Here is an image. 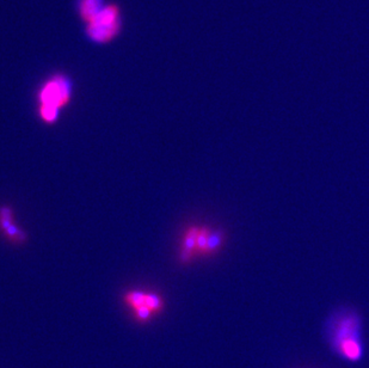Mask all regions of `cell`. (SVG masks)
I'll return each instance as SVG.
<instances>
[{"mask_svg": "<svg viewBox=\"0 0 369 368\" xmlns=\"http://www.w3.org/2000/svg\"><path fill=\"white\" fill-rule=\"evenodd\" d=\"M122 15L117 4H108L91 22L86 24V36L97 44H107L122 30Z\"/></svg>", "mask_w": 369, "mask_h": 368, "instance_id": "obj_1", "label": "cell"}, {"mask_svg": "<svg viewBox=\"0 0 369 368\" xmlns=\"http://www.w3.org/2000/svg\"><path fill=\"white\" fill-rule=\"evenodd\" d=\"M74 96V82L69 76L53 74L43 82L37 92L39 107H49L58 110L69 105Z\"/></svg>", "mask_w": 369, "mask_h": 368, "instance_id": "obj_2", "label": "cell"}, {"mask_svg": "<svg viewBox=\"0 0 369 368\" xmlns=\"http://www.w3.org/2000/svg\"><path fill=\"white\" fill-rule=\"evenodd\" d=\"M330 335L336 348L347 340H359L360 318L354 312H339L331 321Z\"/></svg>", "mask_w": 369, "mask_h": 368, "instance_id": "obj_3", "label": "cell"}, {"mask_svg": "<svg viewBox=\"0 0 369 368\" xmlns=\"http://www.w3.org/2000/svg\"><path fill=\"white\" fill-rule=\"evenodd\" d=\"M0 234L12 244H24L29 239L26 231L16 222L12 208L6 204L0 206Z\"/></svg>", "mask_w": 369, "mask_h": 368, "instance_id": "obj_4", "label": "cell"}, {"mask_svg": "<svg viewBox=\"0 0 369 368\" xmlns=\"http://www.w3.org/2000/svg\"><path fill=\"white\" fill-rule=\"evenodd\" d=\"M200 226H190L185 231L180 249V262L182 265H189L198 254V236Z\"/></svg>", "mask_w": 369, "mask_h": 368, "instance_id": "obj_5", "label": "cell"}, {"mask_svg": "<svg viewBox=\"0 0 369 368\" xmlns=\"http://www.w3.org/2000/svg\"><path fill=\"white\" fill-rule=\"evenodd\" d=\"M104 0H78V13L83 22H91L103 10Z\"/></svg>", "mask_w": 369, "mask_h": 368, "instance_id": "obj_6", "label": "cell"}, {"mask_svg": "<svg viewBox=\"0 0 369 368\" xmlns=\"http://www.w3.org/2000/svg\"><path fill=\"white\" fill-rule=\"evenodd\" d=\"M337 349L344 358L352 360V361L360 359L361 356H362V347H361L360 341L355 340V338L347 340V341L341 343L337 347Z\"/></svg>", "mask_w": 369, "mask_h": 368, "instance_id": "obj_7", "label": "cell"}, {"mask_svg": "<svg viewBox=\"0 0 369 368\" xmlns=\"http://www.w3.org/2000/svg\"><path fill=\"white\" fill-rule=\"evenodd\" d=\"M223 243H225V234H223V231L213 230V229H211L203 257H208V256H213L215 254H218L221 250Z\"/></svg>", "mask_w": 369, "mask_h": 368, "instance_id": "obj_8", "label": "cell"}, {"mask_svg": "<svg viewBox=\"0 0 369 368\" xmlns=\"http://www.w3.org/2000/svg\"><path fill=\"white\" fill-rule=\"evenodd\" d=\"M147 292L141 290H127L123 295V304L126 306L133 311L135 308H140V306H145V301H146Z\"/></svg>", "mask_w": 369, "mask_h": 368, "instance_id": "obj_9", "label": "cell"}, {"mask_svg": "<svg viewBox=\"0 0 369 368\" xmlns=\"http://www.w3.org/2000/svg\"><path fill=\"white\" fill-rule=\"evenodd\" d=\"M145 306L150 308L151 311L153 312L155 316H158V315H160L164 311V308H165V301H164L163 297L159 295L158 293L147 292Z\"/></svg>", "mask_w": 369, "mask_h": 368, "instance_id": "obj_10", "label": "cell"}, {"mask_svg": "<svg viewBox=\"0 0 369 368\" xmlns=\"http://www.w3.org/2000/svg\"><path fill=\"white\" fill-rule=\"evenodd\" d=\"M134 321L137 322L139 324H147L152 321V318L155 316L153 312L151 311L147 306H140L132 311Z\"/></svg>", "mask_w": 369, "mask_h": 368, "instance_id": "obj_11", "label": "cell"}, {"mask_svg": "<svg viewBox=\"0 0 369 368\" xmlns=\"http://www.w3.org/2000/svg\"><path fill=\"white\" fill-rule=\"evenodd\" d=\"M209 231H211V227H208V226H201L200 227V232H198V254L202 257H203V254H205V250H206Z\"/></svg>", "mask_w": 369, "mask_h": 368, "instance_id": "obj_12", "label": "cell"}]
</instances>
